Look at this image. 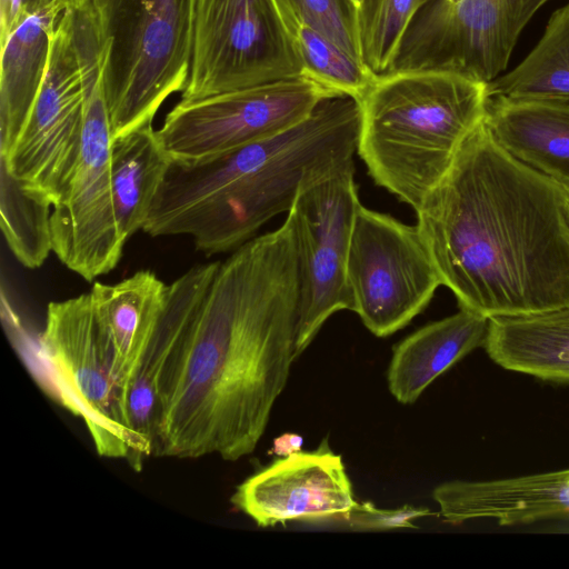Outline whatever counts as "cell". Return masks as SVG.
<instances>
[{
    "instance_id": "7402d4cb",
    "label": "cell",
    "mask_w": 569,
    "mask_h": 569,
    "mask_svg": "<svg viewBox=\"0 0 569 569\" xmlns=\"http://www.w3.org/2000/svg\"><path fill=\"white\" fill-rule=\"evenodd\" d=\"M489 98L569 104V3L556 10L529 54L488 83Z\"/></svg>"
},
{
    "instance_id": "7a4b0ae2",
    "label": "cell",
    "mask_w": 569,
    "mask_h": 569,
    "mask_svg": "<svg viewBox=\"0 0 569 569\" xmlns=\"http://www.w3.org/2000/svg\"><path fill=\"white\" fill-rule=\"evenodd\" d=\"M416 213L460 309L489 319L569 306V186L508 152L485 119Z\"/></svg>"
},
{
    "instance_id": "d6986e66",
    "label": "cell",
    "mask_w": 569,
    "mask_h": 569,
    "mask_svg": "<svg viewBox=\"0 0 569 569\" xmlns=\"http://www.w3.org/2000/svg\"><path fill=\"white\" fill-rule=\"evenodd\" d=\"M483 348L506 370L569 382V306L526 316L489 318Z\"/></svg>"
},
{
    "instance_id": "603a6c76",
    "label": "cell",
    "mask_w": 569,
    "mask_h": 569,
    "mask_svg": "<svg viewBox=\"0 0 569 569\" xmlns=\"http://www.w3.org/2000/svg\"><path fill=\"white\" fill-rule=\"evenodd\" d=\"M1 230L16 259L30 269L43 264L52 251V204L29 192L0 161Z\"/></svg>"
},
{
    "instance_id": "ac0fdd59",
    "label": "cell",
    "mask_w": 569,
    "mask_h": 569,
    "mask_svg": "<svg viewBox=\"0 0 569 569\" xmlns=\"http://www.w3.org/2000/svg\"><path fill=\"white\" fill-rule=\"evenodd\" d=\"M485 122L508 152L569 186V104L492 97Z\"/></svg>"
},
{
    "instance_id": "4316f807",
    "label": "cell",
    "mask_w": 569,
    "mask_h": 569,
    "mask_svg": "<svg viewBox=\"0 0 569 569\" xmlns=\"http://www.w3.org/2000/svg\"><path fill=\"white\" fill-rule=\"evenodd\" d=\"M430 513L432 512L427 508L403 506L399 509H380L371 502H358L348 523L358 530L415 528L413 520Z\"/></svg>"
},
{
    "instance_id": "d4e9b609",
    "label": "cell",
    "mask_w": 569,
    "mask_h": 569,
    "mask_svg": "<svg viewBox=\"0 0 569 569\" xmlns=\"http://www.w3.org/2000/svg\"><path fill=\"white\" fill-rule=\"evenodd\" d=\"M430 0H361L358 7L362 62L376 76L391 71L403 36Z\"/></svg>"
},
{
    "instance_id": "484cf974",
    "label": "cell",
    "mask_w": 569,
    "mask_h": 569,
    "mask_svg": "<svg viewBox=\"0 0 569 569\" xmlns=\"http://www.w3.org/2000/svg\"><path fill=\"white\" fill-rule=\"evenodd\" d=\"M276 3L280 13L308 26L362 62L358 7L352 0H276Z\"/></svg>"
},
{
    "instance_id": "f546056e",
    "label": "cell",
    "mask_w": 569,
    "mask_h": 569,
    "mask_svg": "<svg viewBox=\"0 0 569 569\" xmlns=\"http://www.w3.org/2000/svg\"><path fill=\"white\" fill-rule=\"evenodd\" d=\"M352 1L356 3L357 7H359V4L361 2V0H352Z\"/></svg>"
},
{
    "instance_id": "5bb4252c",
    "label": "cell",
    "mask_w": 569,
    "mask_h": 569,
    "mask_svg": "<svg viewBox=\"0 0 569 569\" xmlns=\"http://www.w3.org/2000/svg\"><path fill=\"white\" fill-rule=\"evenodd\" d=\"M231 502L257 526L347 522L357 506L341 456L325 440L313 451L279 457L238 486Z\"/></svg>"
},
{
    "instance_id": "277c9868",
    "label": "cell",
    "mask_w": 569,
    "mask_h": 569,
    "mask_svg": "<svg viewBox=\"0 0 569 569\" xmlns=\"http://www.w3.org/2000/svg\"><path fill=\"white\" fill-rule=\"evenodd\" d=\"M488 84L442 70L377 77L359 100L357 152L373 181L418 209L485 119Z\"/></svg>"
},
{
    "instance_id": "44dd1931",
    "label": "cell",
    "mask_w": 569,
    "mask_h": 569,
    "mask_svg": "<svg viewBox=\"0 0 569 569\" xmlns=\"http://www.w3.org/2000/svg\"><path fill=\"white\" fill-rule=\"evenodd\" d=\"M171 160L152 124L112 140L111 188L117 227L124 242L142 230Z\"/></svg>"
},
{
    "instance_id": "7c38bea8",
    "label": "cell",
    "mask_w": 569,
    "mask_h": 569,
    "mask_svg": "<svg viewBox=\"0 0 569 569\" xmlns=\"http://www.w3.org/2000/svg\"><path fill=\"white\" fill-rule=\"evenodd\" d=\"M84 90L67 8L50 33L44 78L28 119L7 156L8 171L52 207L64 194L82 144Z\"/></svg>"
},
{
    "instance_id": "9a60e30c",
    "label": "cell",
    "mask_w": 569,
    "mask_h": 569,
    "mask_svg": "<svg viewBox=\"0 0 569 569\" xmlns=\"http://www.w3.org/2000/svg\"><path fill=\"white\" fill-rule=\"evenodd\" d=\"M432 498L443 521L491 520L500 526L569 519V468L490 480H452Z\"/></svg>"
},
{
    "instance_id": "8992f818",
    "label": "cell",
    "mask_w": 569,
    "mask_h": 569,
    "mask_svg": "<svg viewBox=\"0 0 569 569\" xmlns=\"http://www.w3.org/2000/svg\"><path fill=\"white\" fill-rule=\"evenodd\" d=\"M83 90L84 123L80 157L62 198L50 216L52 251L87 281L109 273L120 261L121 239L111 188V128L106 102V43L92 24L74 31Z\"/></svg>"
},
{
    "instance_id": "4fadbf2b",
    "label": "cell",
    "mask_w": 569,
    "mask_h": 569,
    "mask_svg": "<svg viewBox=\"0 0 569 569\" xmlns=\"http://www.w3.org/2000/svg\"><path fill=\"white\" fill-rule=\"evenodd\" d=\"M360 204L351 159L302 186L288 211L295 224L300 276L297 358L330 316L351 310L347 263Z\"/></svg>"
},
{
    "instance_id": "5b68a950",
    "label": "cell",
    "mask_w": 569,
    "mask_h": 569,
    "mask_svg": "<svg viewBox=\"0 0 569 569\" xmlns=\"http://www.w3.org/2000/svg\"><path fill=\"white\" fill-rule=\"evenodd\" d=\"M107 44L103 66L112 140L152 124L187 86L196 0H88Z\"/></svg>"
},
{
    "instance_id": "6da1fadb",
    "label": "cell",
    "mask_w": 569,
    "mask_h": 569,
    "mask_svg": "<svg viewBox=\"0 0 569 569\" xmlns=\"http://www.w3.org/2000/svg\"><path fill=\"white\" fill-rule=\"evenodd\" d=\"M299 316L289 213L219 262L212 280L189 272L171 282L143 360L156 378L151 457L252 453L297 359Z\"/></svg>"
},
{
    "instance_id": "ba28073f",
    "label": "cell",
    "mask_w": 569,
    "mask_h": 569,
    "mask_svg": "<svg viewBox=\"0 0 569 569\" xmlns=\"http://www.w3.org/2000/svg\"><path fill=\"white\" fill-rule=\"evenodd\" d=\"M305 76L276 0H196L181 101Z\"/></svg>"
},
{
    "instance_id": "2e32d148",
    "label": "cell",
    "mask_w": 569,
    "mask_h": 569,
    "mask_svg": "<svg viewBox=\"0 0 569 569\" xmlns=\"http://www.w3.org/2000/svg\"><path fill=\"white\" fill-rule=\"evenodd\" d=\"M67 8L51 0L21 10L0 31V156L17 141L47 70L50 33Z\"/></svg>"
},
{
    "instance_id": "9c48e42d",
    "label": "cell",
    "mask_w": 569,
    "mask_h": 569,
    "mask_svg": "<svg viewBox=\"0 0 569 569\" xmlns=\"http://www.w3.org/2000/svg\"><path fill=\"white\" fill-rule=\"evenodd\" d=\"M347 286L351 311L382 338L406 327L442 284L417 224L360 204L350 241Z\"/></svg>"
},
{
    "instance_id": "3957f363",
    "label": "cell",
    "mask_w": 569,
    "mask_h": 569,
    "mask_svg": "<svg viewBox=\"0 0 569 569\" xmlns=\"http://www.w3.org/2000/svg\"><path fill=\"white\" fill-rule=\"evenodd\" d=\"M361 111L350 96L321 101L296 127L198 160H171L142 230L188 236L207 256L234 249L289 211L308 182L353 159Z\"/></svg>"
},
{
    "instance_id": "e0dca14e",
    "label": "cell",
    "mask_w": 569,
    "mask_h": 569,
    "mask_svg": "<svg viewBox=\"0 0 569 569\" xmlns=\"http://www.w3.org/2000/svg\"><path fill=\"white\" fill-rule=\"evenodd\" d=\"M488 318L466 310L430 322L393 348L387 379L391 395L413 403L439 376L483 347Z\"/></svg>"
},
{
    "instance_id": "cb8c5ba5",
    "label": "cell",
    "mask_w": 569,
    "mask_h": 569,
    "mask_svg": "<svg viewBox=\"0 0 569 569\" xmlns=\"http://www.w3.org/2000/svg\"><path fill=\"white\" fill-rule=\"evenodd\" d=\"M280 14L295 42L303 74L359 101L378 76L308 26L288 14Z\"/></svg>"
},
{
    "instance_id": "ffe728a7",
    "label": "cell",
    "mask_w": 569,
    "mask_h": 569,
    "mask_svg": "<svg viewBox=\"0 0 569 569\" xmlns=\"http://www.w3.org/2000/svg\"><path fill=\"white\" fill-rule=\"evenodd\" d=\"M98 322L128 375V386L163 310L168 284L149 270L89 291ZM128 389V388H127Z\"/></svg>"
},
{
    "instance_id": "52a82bcc",
    "label": "cell",
    "mask_w": 569,
    "mask_h": 569,
    "mask_svg": "<svg viewBox=\"0 0 569 569\" xmlns=\"http://www.w3.org/2000/svg\"><path fill=\"white\" fill-rule=\"evenodd\" d=\"M40 351L58 398L83 420L97 452L126 459L139 471L142 461L126 413L128 375L89 292L48 305Z\"/></svg>"
},
{
    "instance_id": "83f0119b",
    "label": "cell",
    "mask_w": 569,
    "mask_h": 569,
    "mask_svg": "<svg viewBox=\"0 0 569 569\" xmlns=\"http://www.w3.org/2000/svg\"><path fill=\"white\" fill-rule=\"evenodd\" d=\"M303 438L293 432H286L273 440L272 453L279 457H288L301 451Z\"/></svg>"
},
{
    "instance_id": "8fae6325",
    "label": "cell",
    "mask_w": 569,
    "mask_h": 569,
    "mask_svg": "<svg viewBox=\"0 0 569 569\" xmlns=\"http://www.w3.org/2000/svg\"><path fill=\"white\" fill-rule=\"evenodd\" d=\"M550 0H430L415 16L392 71L442 70L490 83L521 31Z\"/></svg>"
},
{
    "instance_id": "f1b7e54d",
    "label": "cell",
    "mask_w": 569,
    "mask_h": 569,
    "mask_svg": "<svg viewBox=\"0 0 569 569\" xmlns=\"http://www.w3.org/2000/svg\"><path fill=\"white\" fill-rule=\"evenodd\" d=\"M60 1L66 8L70 4L74 3L77 0H58Z\"/></svg>"
},
{
    "instance_id": "30bf717a",
    "label": "cell",
    "mask_w": 569,
    "mask_h": 569,
    "mask_svg": "<svg viewBox=\"0 0 569 569\" xmlns=\"http://www.w3.org/2000/svg\"><path fill=\"white\" fill-rule=\"evenodd\" d=\"M342 94L301 76L180 100L157 134L171 159L198 160L280 134L306 120L321 101Z\"/></svg>"
}]
</instances>
